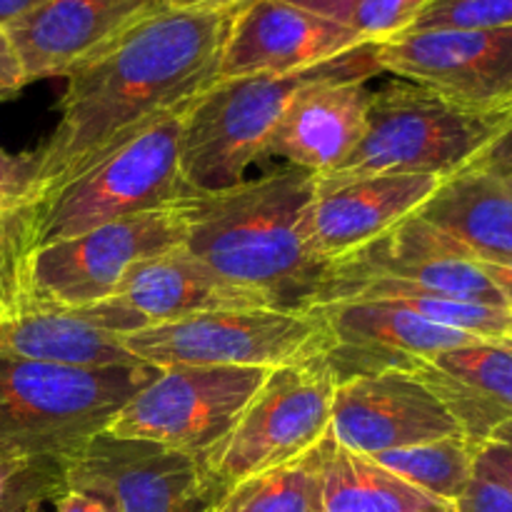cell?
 Listing matches in <instances>:
<instances>
[{
	"label": "cell",
	"mask_w": 512,
	"mask_h": 512,
	"mask_svg": "<svg viewBox=\"0 0 512 512\" xmlns=\"http://www.w3.org/2000/svg\"><path fill=\"white\" fill-rule=\"evenodd\" d=\"M210 512H323V443L293 463L238 483Z\"/></svg>",
	"instance_id": "obj_25"
},
{
	"label": "cell",
	"mask_w": 512,
	"mask_h": 512,
	"mask_svg": "<svg viewBox=\"0 0 512 512\" xmlns=\"http://www.w3.org/2000/svg\"><path fill=\"white\" fill-rule=\"evenodd\" d=\"M428 3L430 0H358L345 25L363 43L383 45L408 33Z\"/></svg>",
	"instance_id": "obj_29"
},
{
	"label": "cell",
	"mask_w": 512,
	"mask_h": 512,
	"mask_svg": "<svg viewBox=\"0 0 512 512\" xmlns=\"http://www.w3.org/2000/svg\"><path fill=\"white\" fill-rule=\"evenodd\" d=\"M335 388L338 378L325 353L268 370L233 433L205 465L218 493L318 448L330 433Z\"/></svg>",
	"instance_id": "obj_8"
},
{
	"label": "cell",
	"mask_w": 512,
	"mask_h": 512,
	"mask_svg": "<svg viewBox=\"0 0 512 512\" xmlns=\"http://www.w3.org/2000/svg\"><path fill=\"white\" fill-rule=\"evenodd\" d=\"M33 253L25 225L0 213V315L10 318L23 308L25 263Z\"/></svg>",
	"instance_id": "obj_30"
},
{
	"label": "cell",
	"mask_w": 512,
	"mask_h": 512,
	"mask_svg": "<svg viewBox=\"0 0 512 512\" xmlns=\"http://www.w3.org/2000/svg\"><path fill=\"white\" fill-rule=\"evenodd\" d=\"M183 203L113 220L35 248L25 263L23 310L73 313L108 300L140 263L183 248Z\"/></svg>",
	"instance_id": "obj_7"
},
{
	"label": "cell",
	"mask_w": 512,
	"mask_h": 512,
	"mask_svg": "<svg viewBox=\"0 0 512 512\" xmlns=\"http://www.w3.org/2000/svg\"><path fill=\"white\" fill-rule=\"evenodd\" d=\"M68 488L100 495L115 512H210L220 493L205 463L148 440L95 435L65 460Z\"/></svg>",
	"instance_id": "obj_11"
},
{
	"label": "cell",
	"mask_w": 512,
	"mask_h": 512,
	"mask_svg": "<svg viewBox=\"0 0 512 512\" xmlns=\"http://www.w3.org/2000/svg\"><path fill=\"white\" fill-rule=\"evenodd\" d=\"M323 318L330 345L325 350L338 383L348 375L415 365L448 350L478 343V338L443 328L413 310L388 300H343L310 308Z\"/></svg>",
	"instance_id": "obj_16"
},
{
	"label": "cell",
	"mask_w": 512,
	"mask_h": 512,
	"mask_svg": "<svg viewBox=\"0 0 512 512\" xmlns=\"http://www.w3.org/2000/svg\"><path fill=\"white\" fill-rule=\"evenodd\" d=\"M330 435L350 453L378 455L463 435L425 380L410 370L348 375L333 398Z\"/></svg>",
	"instance_id": "obj_13"
},
{
	"label": "cell",
	"mask_w": 512,
	"mask_h": 512,
	"mask_svg": "<svg viewBox=\"0 0 512 512\" xmlns=\"http://www.w3.org/2000/svg\"><path fill=\"white\" fill-rule=\"evenodd\" d=\"M0 213L25 225L33 245L35 213V163L28 153H8L0 148Z\"/></svg>",
	"instance_id": "obj_31"
},
{
	"label": "cell",
	"mask_w": 512,
	"mask_h": 512,
	"mask_svg": "<svg viewBox=\"0 0 512 512\" xmlns=\"http://www.w3.org/2000/svg\"><path fill=\"white\" fill-rule=\"evenodd\" d=\"M160 5L163 0H45L5 33L25 83L68 78Z\"/></svg>",
	"instance_id": "obj_18"
},
{
	"label": "cell",
	"mask_w": 512,
	"mask_h": 512,
	"mask_svg": "<svg viewBox=\"0 0 512 512\" xmlns=\"http://www.w3.org/2000/svg\"><path fill=\"white\" fill-rule=\"evenodd\" d=\"M480 270L488 275L490 283L495 285V290L500 293V298L505 300V308L512 313V265L508 263H493V260H478Z\"/></svg>",
	"instance_id": "obj_38"
},
{
	"label": "cell",
	"mask_w": 512,
	"mask_h": 512,
	"mask_svg": "<svg viewBox=\"0 0 512 512\" xmlns=\"http://www.w3.org/2000/svg\"><path fill=\"white\" fill-rule=\"evenodd\" d=\"M138 363L230 365L273 370L328 350L330 335L313 310H218L123 335Z\"/></svg>",
	"instance_id": "obj_9"
},
{
	"label": "cell",
	"mask_w": 512,
	"mask_h": 512,
	"mask_svg": "<svg viewBox=\"0 0 512 512\" xmlns=\"http://www.w3.org/2000/svg\"><path fill=\"white\" fill-rule=\"evenodd\" d=\"M153 365L68 368L0 358V450L68 460L153 380Z\"/></svg>",
	"instance_id": "obj_5"
},
{
	"label": "cell",
	"mask_w": 512,
	"mask_h": 512,
	"mask_svg": "<svg viewBox=\"0 0 512 512\" xmlns=\"http://www.w3.org/2000/svg\"><path fill=\"white\" fill-rule=\"evenodd\" d=\"M383 73L378 45L330 58L285 75L215 80L185 110L180 168L193 193H218L243 183L253 163L265 158L270 138L290 100L323 80H365Z\"/></svg>",
	"instance_id": "obj_3"
},
{
	"label": "cell",
	"mask_w": 512,
	"mask_h": 512,
	"mask_svg": "<svg viewBox=\"0 0 512 512\" xmlns=\"http://www.w3.org/2000/svg\"><path fill=\"white\" fill-rule=\"evenodd\" d=\"M475 475H483L512 493V423L495 430L475 448Z\"/></svg>",
	"instance_id": "obj_32"
},
{
	"label": "cell",
	"mask_w": 512,
	"mask_h": 512,
	"mask_svg": "<svg viewBox=\"0 0 512 512\" xmlns=\"http://www.w3.org/2000/svg\"><path fill=\"white\" fill-rule=\"evenodd\" d=\"M185 110L160 118L45 198L33 215V250L195 195L180 168Z\"/></svg>",
	"instance_id": "obj_6"
},
{
	"label": "cell",
	"mask_w": 512,
	"mask_h": 512,
	"mask_svg": "<svg viewBox=\"0 0 512 512\" xmlns=\"http://www.w3.org/2000/svg\"><path fill=\"white\" fill-rule=\"evenodd\" d=\"M373 90L365 80H323L300 90L285 108L265 155L325 175L338 168L365 130Z\"/></svg>",
	"instance_id": "obj_20"
},
{
	"label": "cell",
	"mask_w": 512,
	"mask_h": 512,
	"mask_svg": "<svg viewBox=\"0 0 512 512\" xmlns=\"http://www.w3.org/2000/svg\"><path fill=\"white\" fill-rule=\"evenodd\" d=\"M53 512H115L100 495L80 488H65L55 498Z\"/></svg>",
	"instance_id": "obj_36"
},
{
	"label": "cell",
	"mask_w": 512,
	"mask_h": 512,
	"mask_svg": "<svg viewBox=\"0 0 512 512\" xmlns=\"http://www.w3.org/2000/svg\"><path fill=\"white\" fill-rule=\"evenodd\" d=\"M512 123V115H480L445 103L408 80H393L370 98L365 130L348 158L315 185L373 175H428L448 180L470 168Z\"/></svg>",
	"instance_id": "obj_4"
},
{
	"label": "cell",
	"mask_w": 512,
	"mask_h": 512,
	"mask_svg": "<svg viewBox=\"0 0 512 512\" xmlns=\"http://www.w3.org/2000/svg\"><path fill=\"white\" fill-rule=\"evenodd\" d=\"M170 8L180 10H208V13H233L248 0H163Z\"/></svg>",
	"instance_id": "obj_39"
},
{
	"label": "cell",
	"mask_w": 512,
	"mask_h": 512,
	"mask_svg": "<svg viewBox=\"0 0 512 512\" xmlns=\"http://www.w3.org/2000/svg\"><path fill=\"white\" fill-rule=\"evenodd\" d=\"M0 318H3V315H0Z\"/></svg>",
	"instance_id": "obj_42"
},
{
	"label": "cell",
	"mask_w": 512,
	"mask_h": 512,
	"mask_svg": "<svg viewBox=\"0 0 512 512\" xmlns=\"http://www.w3.org/2000/svg\"><path fill=\"white\" fill-rule=\"evenodd\" d=\"M473 165L495 175L500 183H505L512 190V123L480 153V158Z\"/></svg>",
	"instance_id": "obj_34"
},
{
	"label": "cell",
	"mask_w": 512,
	"mask_h": 512,
	"mask_svg": "<svg viewBox=\"0 0 512 512\" xmlns=\"http://www.w3.org/2000/svg\"><path fill=\"white\" fill-rule=\"evenodd\" d=\"M250 308L273 305L260 293L220 278L188 250L178 248L140 263L108 300L73 310L70 315H78L85 323L123 338L193 315Z\"/></svg>",
	"instance_id": "obj_14"
},
{
	"label": "cell",
	"mask_w": 512,
	"mask_h": 512,
	"mask_svg": "<svg viewBox=\"0 0 512 512\" xmlns=\"http://www.w3.org/2000/svg\"><path fill=\"white\" fill-rule=\"evenodd\" d=\"M43 3L45 0H0V30H8Z\"/></svg>",
	"instance_id": "obj_40"
},
{
	"label": "cell",
	"mask_w": 512,
	"mask_h": 512,
	"mask_svg": "<svg viewBox=\"0 0 512 512\" xmlns=\"http://www.w3.org/2000/svg\"><path fill=\"white\" fill-rule=\"evenodd\" d=\"M475 260L512 265V190L485 170H460L443 180L418 210Z\"/></svg>",
	"instance_id": "obj_22"
},
{
	"label": "cell",
	"mask_w": 512,
	"mask_h": 512,
	"mask_svg": "<svg viewBox=\"0 0 512 512\" xmlns=\"http://www.w3.org/2000/svg\"><path fill=\"white\" fill-rule=\"evenodd\" d=\"M315 175L295 165L183 203V248L278 310H308L325 265L310 248Z\"/></svg>",
	"instance_id": "obj_2"
},
{
	"label": "cell",
	"mask_w": 512,
	"mask_h": 512,
	"mask_svg": "<svg viewBox=\"0 0 512 512\" xmlns=\"http://www.w3.org/2000/svg\"><path fill=\"white\" fill-rule=\"evenodd\" d=\"M413 373L443 400L475 448L512 423V340H478L423 360Z\"/></svg>",
	"instance_id": "obj_21"
},
{
	"label": "cell",
	"mask_w": 512,
	"mask_h": 512,
	"mask_svg": "<svg viewBox=\"0 0 512 512\" xmlns=\"http://www.w3.org/2000/svg\"><path fill=\"white\" fill-rule=\"evenodd\" d=\"M25 75L20 68L18 53H15L10 35L0 30V103L15 98L25 88Z\"/></svg>",
	"instance_id": "obj_35"
},
{
	"label": "cell",
	"mask_w": 512,
	"mask_h": 512,
	"mask_svg": "<svg viewBox=\"0 0 512 512\" xmlns=\"http://www.w3.org/2000/svg\"><path fill=\"white\" fill-rule=\"evenodd\" d=\"M288 3L298 5V8L310 10L315 15H323V18L335 20V23H343L348 20L350 10L358 0H288Z\"/></svg>",
	"instance_id": "obj_37"
},
{
	"label": "cell",
	"mask_w": 512,
	"mask_h": 512,
	"mask_svg": "<svg viewBox=\"0 0 512 512\" xmlns=\"http://www.w3.org/2000/svg\"><path fill=\"white\" fill-rule=\"evenodd\" d=\"M65 488V460L0 450V512H43Z\"/></svg>",
	"instance_id": "obj_27"
},
{
	"label": "cell",
	"mask_w": 512,
	"mask_h": 512,
	"mask_svg": "<svg viewBox=\"0 0 512 512\" xmlns=\"http://www.w3.org/2000/svg\"><path fill=\"white\" fill-rule=\"evenodd\" d=\"M450 505L425 495L368 455L323 440V512H423Z\"/></svg>",
	"instance_id": "obj_24"
},
{
	"label": "cell",
	"mask_w": 512,
	"mask_h": 512,
	"mask_svg": "<svg viewBox=\"0 0 512 512\" xmlns=\"http://www.w3.org/2000/svg\"><path fill=\"white\" fill-rule=\"evenodd\" d=\"M353 280H393L425 293L505 308V300L480 270L478 260L418 215L348 258L328 265L320 285Z\"/></svg>",
	"instance_id": "obj_15"
},
{
	"label": "cell",
	"mask_w": 512,
	"mask_h": 512,
	"mask_svg": "<svg viewBox=\"0 0 512 512\" xmlns=\"http://www.w3.org/2000/svg\"><path fill=\"white\" fill-rule=\"evenodd\" d=\"M443 180L428 175H373L345 183L315 185L308 215L310 248L325 265L383 238L413 218Z\"/></svg>",
	"instance_id": "obj_19"
},
{
	"label": "cell",
	"mask_w": 512,
	"mask_h": 512,
	"mask_svg": "<svg viewBox=\"0 0 512 512\" xmlns=\"http://www.w3.org/2000/svg\"><path fill=\"white\" fill-rule=\"evenodd\" d=\"M455 512H512V493L483 475H475L455 503Z\"/></svg>",
	"instance_id": "obj_33"
},
{
	"label": "cell",
	"mask_w": 512,
	"mask_h": 512,
	"mask_svg": "<svg viewBox=\"0 0 512 512\" xmlns=\"http://www.w3.org/2000/svg\"><path fill=\"white\" fill-rule=\"evenodd\" d=\"M423 512H455V505H438V508H430Z\"/></svg>",
	"instance_id": "obj_41"
},
{
	"label": "cell",
	"mask_w": 512,
	"mask_h": 512,
	"mask_svg": "<svg viewBox=\"0 0 512 512\" xmlns=\"http://www.w3.org/2000/svg\"><path fill=\"white\" fill-rule=\"evenodd\" d=\"M268 370L168 365L120 408L105 433L148 440L208 465L228 440Z\"/></svg>",
	"instance_id": "obj_10"
},
{
	"label": "cell",
	"mask_w": 512,
	"mask_h": 512,
	"mask_svg": "<svg viewBox=\"0 0 512 512\" xmlns=\"http://www.w3.org/2000/svg\"><path fill=\"white\" fill-rule=\"evenodd\" d=\"M383 73L480 115H512V28L418 30L378 45Z\"/></svg>",
	"instance_id": "obj_12"
},
{
	"label": "cell",
	"mask_w": 512,
	"mask_h": 512,
	"mask_svg": "<svg viewBox=\"0 0 512 512\" xmlns=\"http://www.w3.org/2000/svg\"><path fill=\"white\" fill-rule=\"evenodd\" d=\"M368 45L343 23L288 0H248L233 10L220 50L218 80L285 75Z\"/></svg>",
	"instance_id": "obj_17"
},
{
	"label": "cell",
	"mask_w": 512,
	"mask_h": 512,
	"mask_svg": "<svg viewBox=\"0 0 512 512\" xmlns=\"http://www.w3.org/2000/svg\"><path fill=\"white\" fill-rule=\"evenodd\" d=\"M0 358L68 368H133L143 365L125 350L123 338L70 313L23 310L0 318Z\"/></svg>",
	"instance_id": "obj_23"
},
{
	"label": "cell",
	"mask_w": 512,
	"mask_h": 512,
	"mask_svg": "<svg viewBox=\"0 0 512 512\" xmlns=\"http://www.w3.org/2000/svg\"><path fill=\"white\" fill-rule=\"evenodd\" d=\"M233 13L160 5L65 78L58 125L35 150V208L218 80ZM35 215V213H33Z\"/></svg>",
	"instance_id": "obj_1"
},
{
	"label": "cell",
	"mask_w": 512,
	"mask_h": 512,
	"mask_svg": "<svg viewBox=\"0 0 512 512\" xmlns=\"http://www.w3.org/2000/svg\"><path fill=\"white\" fill-rule=\"evenodd\" d=\"M500 28H512V0H430L408 33Z\"/></svg>",
	"instance_id": "obj_28"
},
{
	"label": "cell",
	"mask_w": 512,
	"mask_h": 512,
	"mask_svg": "<svg viewBox=\"0 0 512 512\" xmlns=\"http://www.w3.org/2000/svg\"><path fill=\"white\" fill-rule=\"evenodd\" d=\"M373 460L430 498L450 505L458 503L475 478V445L465 435L390 450Z\"/></svg>",
	"instance_id": "obj_26"
}]
</instances>
